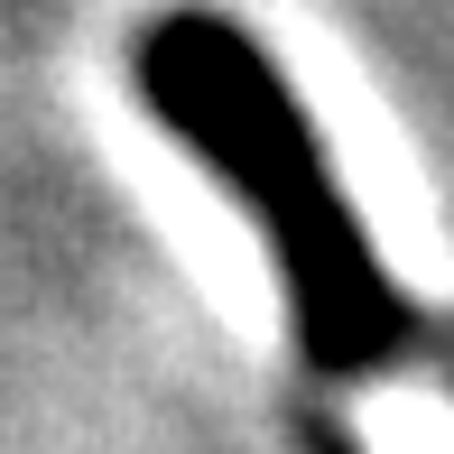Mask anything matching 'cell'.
Segmentation results:
<instances>
[{
    "label": "cell",
    "instance_id": "obj_1",
    "mask_svg": "<svg viewBox=\"0 0 454 454\" xmlns=\"http://www.w3.org/2000/svg\"><path fill=\"white\" fill-rule=\"evenodd\" d=\"M139 93L176 139L214 158V176L270 223L287 306H297V343L334 380H371L418 353V306L371 270V241L325 168L316 130H306L297 93L278 66L214 10H168L139 37Z\"/></svg>",
    "mask_w": 454,
    "mask_h": 454
}]
</instances>
